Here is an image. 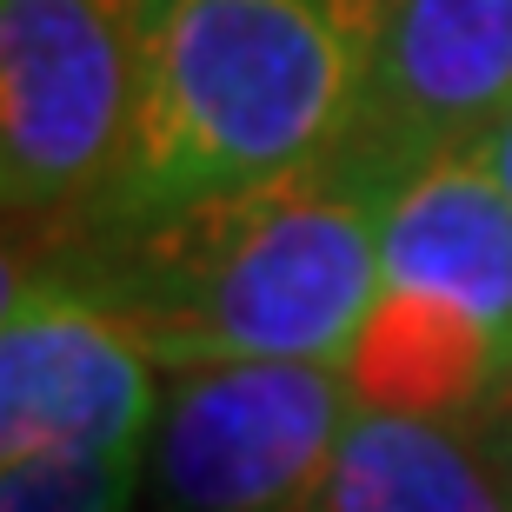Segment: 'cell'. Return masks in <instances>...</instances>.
Returning <instances> with one entry per match:
<instances>
[{
    "label": "cell",
    "instance_id": "6da1fadb",
    "mask_svg": "<svg viewBox=\"0 0 512 512\" xmlns=\"http://www.w3.org/2000/svg\"><path fill=\"white\" fill-rule=\"evenodd\" d=\"M393 180L333 153L326 167L160 220L14 240V260L54 273L114 313L160 366L306 360L346 366L380 280V213Z\"/></svg>",
    "mask_w": 512,
    "mask_h": 512
},
{
    "label": "cell",
    "instance_id": "7a4b0ae2",
    "mask_svg": "<svg viewBox=\"0 0 512 512\" xmlns=\"http://www.w3.org/2000/svg\"><path fill=\"white\" fill-rule=\"evenodd\" d=\"M380 0H147L133 147L87 227L326 167L360 120Z\"/></svg>",
    "mask_w": 512,
    "mask_h": 512
},
{
    "label": "cell",
    "instance_id": "3957f363",
    "mask_svg": "<svg viewBox=\"0 0 512 512\" xmlns=\"http://www.w3.org/2000/svg\"><path fill=\"white\" fill-rule=\"evenodd\" d=\"M147 0H0V193L14 240L87 227L120 187Z\"/></svg>",
    "mask_w": 512,
    "mask_h": 512
},
{
    "label": "cell",
    "instance_id": "277c9868",
    "mask_svg": "<svg viewBox=\"0 0 512 512\" xmlns=\"http://www.w3.org/2000/svg\"><path fill=\"white\" fill-rule=\"evenodd\" d=\"M353 393L340 366H187L167 393L147 473L160 512H306L320 499Z\"/></svg>",
    "mask_w": 512,
    "mask_h": 512
},
{
    "label": "cell",
    "instance_id": "5b68a950",
    "mask_svg": "<svg viewBox=\"0 0 512 512\" xmlns=\"http://www.w3.org/2000/svg\"><path fill=\"white\" fill-rule=\"evenodd\" d=\"M160 360L114 313L7 253L0 300V459L153 453Z\"/></svg>",
    "mask_w": 512,
    "mask_h": 512
},
{
    "label": "cell",
    "instance_id": "8992f818",
    "mask_svg": "<svg viewBox=\"0 0 512 512\" xmlns=\"http://www.w3.org/2000/svg\"><path fill=\"white\" fill-rule=\"evenodd\" d=\"M512 120V0H380L346 160L380 180L486 147Z\"/></svg>",
    "mask_w": 512,
    "mask_h": 512
},
{
    "label": "cell",
    "instance_id": "52a82bcc",
    "mask_svg": "<svg viewBox=\"0 0 512 512\" xmlns=\"http://www.w3.org/2000/svg\"><path fill=\"white\" fill-rule=\"evenodd\" d=\"M380 280L393 293H439L512 333V193L479 147L446 153L386 193Z\"/></svg>",
    "mask_w": 512,
    "mask_h": 512
},
{
    "label": "cell",
    "instance_id": "ba28073f",
    "mask_svg": "<svg viewBox=\"0 0 512 512\" xmlns=\"http://www.w3.org/2000/svg\"><path fill=\"white\" fill-rule=\"evenodd\" d=\"M340 373L353 406L479 433L512 399V333H499L493 320H479L439 293L386 286Z\"/></svg>",
    "mask_w": 512,
    "mask_h": 512
},
{
    "label": "cell",
    "instance_id": "9c48e42d",
    "mask_svg": "<svg viewBox=\"0 0 512 512\" xmlns=\"http://www.w3.org/2000/svg\"><path fill=\"white\" fill-rule=\"evenodd\" d=\"M306 512H512V493L473 426L353 406Z\"/></svg>",
    "mask_w": 512,
    "mask_h": 512
},
{
    "label": "cell",
    "instance_id": "30bf717a",
    "mask_svg": "<svg viewBox=\"0 0 512 512\" xmlns=\"http://www.w3.org/2000/svg\"><path fill=\"white\" fill-rule=\"evenodd\" d=\"M147 453L0 459V512H133Z\"/></svg>",
    "mask_w": 512,
    "mask_h": 512
},
{
    "label": "cell",
    "instance_id": "8fae6325",
    "mask_svg": "<svg viewBox=\"0 0 512 512\" xmlns=\"http://www.w3.org/2000/svg\"><path fill=\"white\" fill-rule=\"evenodd\" d=\"M479 446H486V459L499 466V479H506V493H512V399L479 426Z\"/></svg>",
    "mask_w": 512,
    "mask_h": 512
},
{
    "label": "cell",
    "instance_id": "7c38bea8",
    "mask_svg": "<svg viewBox=\"0 0 512 512\" xmlns=\"http://www.w3.org/2000/svg\"><path fill=\"white\" fill-rule=\"evenodd\" d=\"M479 153L493 160V173H499V180H506V193H512V120H506V127H499V133H493V140H486V147H479Z\"/></svg>",
    "mask_w": 512,
    "mask_h": 512
}]
</instances>
